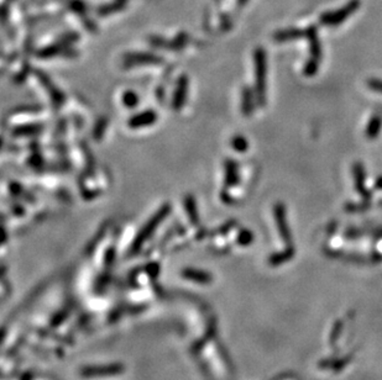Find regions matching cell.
Returning <instances> with one entry per match:
<instances>
[{
  "label": "cell",
  "instance_id": "cell-20",
  "mask_svg": "<svg viewBox=\"0 0 382 380\" xmlns=\"http://www.w3.org/2000/svg\"><path fill=\"white\" fill-rule=\"evenodd\" d=\"M40 126H24V128L16 129V134L19 135H28V134H35L39 131Z\"/></svg>",
  "mask_w": 382,
  "mask_h": 380
},
{
  "label": "cell",
  "instance_id": "cell-14",
  "mask_svg": "<svg viewBox=\"0 0 382 380\" xmlns=\"http://www.w3.org/2000/svg\"><path fill=\"white\" fill-rule=\"evenodd\" d=\"M185 207H186L187 214H188L189 218H191L192 224L197 225L198 223H199V215H198L196 201H194L193 198H192V197H186V199H185Z\"/></svg>",
  "mask_w": 382,
  "mask_h": 380
},
{
  "label": "cell",
  "instance_id": "cell-3",
  "mask_svg": "<svg viewBox=\"0 0 382 380\" xmlns=\"http://www.w3.org/2000/svg\"><path fill=\"white\" fill-rule=\"evenodd\" d=\"M359 8H360V0H350L346 5L338 9V10L321 14L319 17L320 25L330 26V27L341 25L346 19H349L352 14L356 13Z\"/></svg>",
  "mask_w": 382,
  "mask_h": 380
},
{
  "label": "cell",
  "instance_id": "cell-18",
  "mask_svg": "<svg viewBox=\"0 0 382 380\" xmlns=\"http://www.w3.org/2000/svg\"><path fill=\"white\" fill-rule=\"evenodd\" d=\"M366 84L372 91L382 94V79H378V78H370V79H367Z\"/></svg>",
  "mask_w": 382,
  "mask_h": 380
},
{
  "label": "cell",
  "instance_id": "cell-17",
  "mask_svg": "<svg viewBox=\"0 0 382 380\" xmlns=\"http://www.w3.org/2000/svg\"><path fill=\"white\" fill-rule=\"evenodd\" d=\"M123 103L125 104V106L128 108H134L137 103H139V98L137 95L134 93V91H128V93L124 94L123 97Z\"/></svg>",
  "mask_w": 382,
  "mask_h": 380
},
{
  "label": "cell",
  "instance_id": "cell-12",
  "mask_svg": "<svg viewBox=\"0 0 382 380\" xmlns=\"http://www.w3.org/2000/svg\"><path fill=\"white\" fill-rule=\"evenodd\" d=\"M306 36V30H300V28H288V30H282L277 33L274 36L276 42H287L292 41V40L301 39V37Z\"/></svg>",
  "mask_w": 382,
  "mask_h": 380
},
{
  "label": "cell",
  "instance_id": "cell-8",
  "mask_svg": "<svg viewBox=\"0 0 382 380\" xmlns=\"http://www.w3.org/2000/svg\"><path fill=\"white\" fill-rule=\"evenodd\" d=\"M187 89H188V80H187L186 77H182L180 80H178L176 91H174V95H173V103H172L173 109L176 111L180 110L186 102Z\"/></svg>",
  "mask_w": 382,
  "mask_h": 380
},
{
  "label": "cell",
  "instance_id": "cell-19",
  "mask_svg": "<svg viewBox=\"0 0 382 380\" xmlns=\"http://www.w3.org/2000/svg\"><path fill=\"white\" fill-rule=\"evenodd\" d=\"M252 240H254V236L252 233L249 231V230H243L239 235V242L241 244H249L251 243Z\"/></svg>",
  "mask_w": 382,
  "mask_h": 380
},
{
  "label": "cell",
  "instance_id": "cell-4",
  "mask_svg": "<svg viewBox=\"0 0 382 380\" xmlns=\"http://www.w3.org/2000/svg\"><path fill=\"white\" fill-rule=\"evenodd\" d=\"M169 211H171V206L165 205V206L161 207L159 211H157L156 214L152 216L150 220L146 223L145 226L142 227V230L140 231L139 235H137L136 240H135V242H134V249L139 248V247L141 246L143 242H145L149 237H150L152 233L155 232V230L157 229V226H159V225L162 223V221L165 220L166 217H167Z\"/></svg>",
  "mask_w": 382,
  "mask_h": 380
},
{
  "label": "cell",
  "instance_id": "cell-2",
  "mask_svg": "<svg viewBox=\"0 0 382 380\" xmlns=\"http://www.w3.org/2000/svg\"><path fill=\"white\" fill-rule=\"evenodd\" d=\"M306 37L309 43V51H311V57L307 60L303 67V74L306 77H313L318 73L320 62H321V43L318 35L317 26L312 25L306 30Z\"/></svg>",
  "mask_w": 382,
  "mask_h": 380
},
{
  "label": "cell",
  "instance_id": "cell-10",
  "mask_svg": "<svg viewBox=\"0 0 382 380\" xmlns=\"http://www.w3.org/2000/svg\"><path fill=\"white\" fill-rule=\"evenodd\" d=\"M125 62L128 65H149V63H160L161 58L149 53H133L126 56Z\"/></svg>",
  "mask_w": 382,
  "mask_h": 380
},
{
  "label": "cell",
  "instance_id": "cell-1",
  "mask_svg": "<svg viewBox=\"0 0 382 380\" xmlns=\"http://www.w3.org/2000/svg\"><path fill=\"white\" fill-rule=\"evenodd\" d=\"M255 67V97L260 106L266 104V79H267V57L262 47H257L254 52Z\"/></svg>",
  "mask_w": 382,
  "mask_h": 380
},
{
  "label": "cell",
  "instance_id": "cell-21",
  "mask_svg": "<svg viewBox=\"0 0 382 380\" xmlns=\"http://www.w3.org/2000/svg\"><path fill=\"white\" fill-rule=\"evenodd\" d=\"M373 186H375L376 190H382V175L377 177V179H376L375 183H373Z\"/></svg>",
  "mask_w": 382,
  "mask_h": 380
},
{
  "label": "cell",
  "instance_id": "cell-6",
  "mask_svg": "<svg viewBox=\"0 0 382 380\" xmlns=\"http://www.w3.org/2000/svg\"><path fill=\"white\" fill-rule=\"evenodd\" d=\"M352 177H354L355 190L359 193L361 199L366 201H371L372 193L366 186V172L361 162H355L352 164Z\"/></svg>",
  "mask_w": 382,
  "mask_h": 380
},
{
  "label": "cell",
  "instance_id": "cell-16",
  "mask_svg": "<svg viewBox=\"0 0 382 380\" xmlns=\"http://www.w3.org/2000/svg\"><path fill=\"white\" fill-rule=\"evenodd\" d=\"M231 146L234 147V149L237 152H245L246 149L249 148V142L246 141L245 137L238 135V136H235L234 138H232Z\"/></svg>",
  "mask_w": 382,
  "mask_h": 380
},
{
  "label": "cell",
  "instance_id": "cell-13",
  "mask_svg": "<svg viewBox=\"0 0 382 380\" xmlns=\"http://www.w3.org/2000/svg\"><path fill=\"white\" fill-rule=\"evenodd\" d=\"M225 183L229 186L237 185L239 183V173H238V164L234 161H226L225 163Z\"/></svg>",
  "mask_w": 382,
  "mask_h": 380
},
{
  "label": "cell",
  "instance_id": "cell-7",
  "mask_svg": "<svg viewBox=\"0 0 382 380\" xmlns=\"http://www.w3.org/2000/svg\"><path fill=\"white\" fill-rule=\"evenodd\" d=\"M156 112L154 110H146L134 115V116L129 120V126H130L131 129L146 128V126H150L152 123L156 122Z\"/></svg>",
  "mask_w": 382,
  "mask_h": 380
},
{
  "label": "cell",
  "instance_id": "cell-11",
  "mask_svg": "<svg viewBox=\"0 0 382 380\" xmlns=\"http://www.w3.org/2000/svg\"><path fill=\"white\" fill-rule=\"evenodd\" d=\"M255 100H254V93L248 86L243 89V94H241V109H243V114L245 116H250L254 112Z\"/></svg>",
  "mask_w": 382,
  "mask_h": 380
},
{
  "label": "cell",
  "instance_id": "cell-5",
  "mask_svg": "<svg viewBox=\"0 0 382 380\" xmlns=\"http://www.w3.org/2000/svg\"><path fill=\"white\" fill-rule=\"evenodd\" d=\"M274 217L276 226H277L278 233H280L281 238L284 243L289 244L292 241V235L291 230H289L288 221H287V212H286V206L282 203L275 204L274 206Z\"/></svg>",
  "mask_w": 382,
  "mask_h": 380
},
{
  "label": "cell",
  "instance_id": "cell-15",
  "mask_svg": "<svg viewBox=\"0 0 382 380\" xmlns=\"http://www.w3.org/2000/svg\"><path fill=\"white\" fill-rule=\"evenodd\" d=\"M371 207L370 201L364 200L363 203H347L344 206V210L349 214H359V212H365Z\"/></svg>",
  "mask_w": 382,
  "mask_h": 380
},
{
  "label": "cell",
  "instance_id": "cell-22",
  "mask_svg": "<svg viewBox=\"0 0 382 380\" xmlns=\"http://www.w3.org/2000/svg\"><path fill=\"white\" fill-rule=\"evenodd\" d=\"M246 2H248V0H239V4L244 5V4H246Z\"/></svg>",
  "mask_w": 382,
  "mask_h": 380
},
{
  "label": "cell",
  "instance_id": "cell-9",
  "mask_svg": "<svg viewBox=\"0 0 382 380\" xmlns=\"http://www.w3.org/2000/svg\"><path fill=\"white\" fill-rule=\"evenodd\" d=\"M382 129V115L381 114H375L372 115L371 119L369 120L366 125V130H365V136L369 140H375L378 137Z\"/></svg>",
  "mask_w": 382,
  "mask_h": 380
}]
</instances>
